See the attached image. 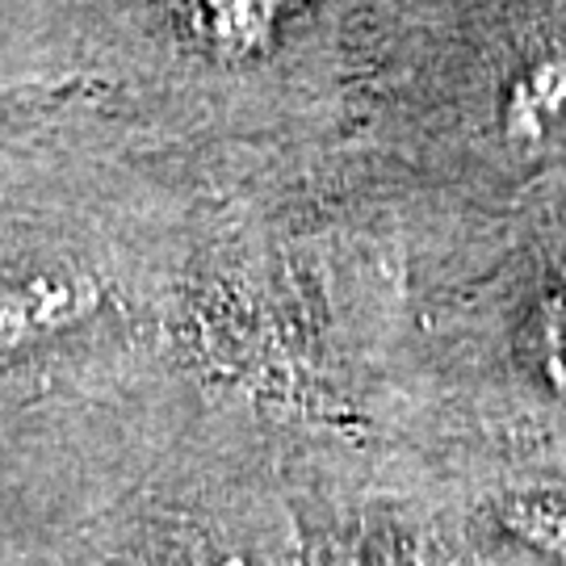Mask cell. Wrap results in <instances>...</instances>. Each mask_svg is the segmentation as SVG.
<instances>
[{
	"mask_svg": "<svg viewBox=\"0 0 566 566\" xmlns=\"http://www.w3.org/2000/svg\"><path fill=\"white\" fill-rule=\"evenodd\" d=\"M84 306V290L55 277H30V282L0 285V353L18 348L30 336L55 332L76 319Z\"/></svg>",
	"mask_w": 566,
	"mask_h": 566,
	"instance_id": "obj_1",
	"label": "cell"
},
{
	"mask_svg": "<svg viewBox=\"0 0 566 566\" xmlns=\"http://www.w3.org/2000/svg\"><path fill=\"white\" fill-rule=\"evenodd\" d=\"M566 102V63H537V72H528V81L516 84V97H512V114L516 126L542 118L546 122L554 109H563Z\"/></svg>",
	"mask_w": 566,
	"mask_h": 566,
	"instance_id": "obj_2",
	"label": "cell"
}]
</instances>
